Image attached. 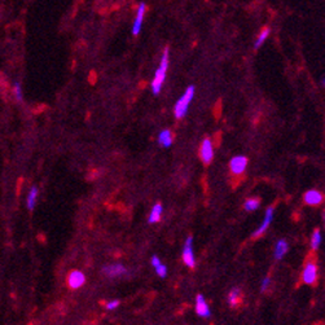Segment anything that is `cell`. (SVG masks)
<instances>
[{
	"instance_id": "6da1fadb",
	"label": "cell",
	"mask_w": 325,
	"mask_h": 325,
	"mask_svg": "<svg viewBox=\"0 0 325 325\" xmlns=\"http://www.w3.org/2000/svg\"><path fill=\"white\" fill-rule=\"evenodd\" d=\"M167 69H169V48H166L164 51L161 64H159L158 69H157V71L154 74V78L152 80V91L154 95H158L159 91H161L165 79H166Z\"/></svg>"
},
{
	"instance_id": "7a4b0ae2",
	"label": "cell",
	"mask_w": 325,
	"mask_h": 325,
	"mask_svg": "<svg viewBox=\"0 0 325 325\" xmlns=\"http://www.w3.org/2000/svg\"><path fill=\"white\" fill-rule=\"evenodd\" d=\"M193 96H194V86H189V87L187 88V91L184 92V95L179 99V101L175 105V110L174 111H175V117L178 118V119H180V118H183L185 114H187L188 108H189L190 101L193 100Z\"/></svg>"
},
{
	"instance_id": "3957f363",
	"label": "cell",
	"mask_w": 325,
	"mask_h": 325,
	"mask_svg": "<svg viewBox=\"0 0 325 325\" xmlns=\"http://www.w3.org/2000/svg\"><path fill=\"white\" fill-rule=\"evenodd\" d=\"M302 278H303V282L308 285H315L317 280V268L316 263L313 261H308L305 266V270H303V275H302Z\"/></svg>"
},
{
	"instance_id": "277c9868",
	"label": "cell",
	"mask_w": 325,
	"mask_h": 325,
	"mask_svg": "<svg viewBox=\"0 0 325 325\" xmlns=\"http://www.w3.org/2000/svg\"><path fill=\"white\" fill-rule=\"evenodd\" d=\"M199 154H201V159L205 165H209L211 161H213V157H214V149H213V144L209 139H205L202 141V145H201V150H199Z\"/></svg>"
},
{
	"instance_id": "5b68a950",
	"label": "cell",
	"mask_w": 325,
	"mask_h": 325,
	"mask_svg": "<svg viewBox=\"0 0 325 325\" xmlns=\"http://www.w3.org/2000/svg\"><path fill=\"white\" fill-rule=\"evenodd\" d=\"M192 243H193V238L188 237L187 241H185L184 250H183V261L190 268L194 267V254L193 249H192Z\"/></svg>"
},
{
	"instance_id": "8992f818",
	"label": "cell",
	"mask_w": 325,
	"mask_h": 325,
	"mask_svg": "<svg viewBox=\"0 0 325 325\" xmlns=\"http://www.w3.org/2000/svg\"><path fill=\"white\" fill-rule=\"evenodd\" d=\"M86 281V277L80 271H71L68 276V285L70 289H78Z\"/></svg>"
},
{
	"instance_id": "52a82bcc",
	"label": "cell",
	"mask_w": 325,
	"mask_h": 325,
	"mask_svg": "<svg viewBox=\"0 0 325 325\" xmlns=\"http://www.w3.org/2000/svg\"><path fill=\"white\" fill-rule=\"evenodd\" d=\"M231 171L234 174V175H238V174H242L245 171L246 166H248V158L243 157V155H238V157H234V158L231 159Z\"/></svg>"
},
{
	"instance_id": "ba28073f",
	"label": "cell",
	"mask_w": 325,
	"mask_h": 325,
	"mask_svg": "<svg viewBox=\"0 0 325 325\" xmlns=\"http://www.w3.org/2000/svg\"><path fill=\"white\" fill-rule=\"evenodd\" d=\"M273 210H275V208H268L266 211V217H264V220L263 223L261 224V227L257 229V231L254 232V234H253V237L257 238L259 237V236H262V234L266 232V229L268 228V226L271 224V222H272L273 219Z\"/></svg>"
},
{
	"instance_id": "9c48e42d",
	"label": "cell",
	"mask_w": 325,
	"mask_h": 325,
	"mask_svg": "<svg viewBox=\"0 0 325 325\" xmlns=\"http://www.w3.org/2000/svg\"><path fill=\"white\" fill-rule=\"evenodd\" d=\"M145 11H147V6H145L144 3L139 4L135 22H134V26H132V34H134V35H138L139 32H140L141 25H143V18H144V15H145Z\"/></svg>"
},
{
	"instance_id": "30bf717a",
	"label": "cell",
	"mask_w": 325,
	"mask_h": 325,
	"mask_svg": "<svg viewBox=\"0 0 325 325\" xmlns=\"http://www.w3.org/2000/svg\"><path fill=\"white\" fill-rule=\"evenodd\" d=\"M104 273L109 277H118V276L122 275H129V271L122 264H111V266H106L104 268Z\"/></svg>"
},
{
	"instance_id": "8fae6325",
	"label": "cell",
	"mask_w": 325,
	"mask_h": 325,
	"mask_svg": "<svg viewBox=\"0 0 325 325\" xmlns=\"http://www.w3.org/2000/svg\"><path fill=\"white\" fill-rule=\"evenodd\" d=\"M196 311H197V315L201 317H210V315H211L210 310H209L208 303H206L205 298H204L201 294H198V296H197Z\"/></svg>"
},
{
	"instance_id": "7c38bea8",
	"label": "cell",
	"mask_w": 325,
	"mask_h": 325,
	"mask_svg": "<svg viewBox=\"0 0 325 325\" xmlns=\"http://www.w3.org/2000/svg\"><path fill=\"white\" fill-rule=\"evenodd\" d=\"M305 202L311 206L320 205L322 202V194L320 192H317V190H308L305 194Z\"/></svg>"
},
{
	"instance_id": "4fadbf2b",
	"label": "cell",
	"mask_w": 325,
	"mask_h": 325,
	"mask_svg": "<svg viewBox=\"0 0 325 325\" xmlns=\"http://www.w3.org/2000/svg\"><path fill=\"white\" fill-rule=\"evenodd\" d=\"M288 253V242L284 240V238H281V240H278L277 242H276V246H275V259L276 261H278V259H281L282 257H284L285 254Z\"/></svg>"
},
{
	"instance_id": "5bb4252c",
	"label": "cell",
	"mask_w": 325,
	"mask_h": 325,
	"mask_svg": "<svg viewBox=\"0 0 325 325\" xmlns=\"http://www.w3.org/2000/svg\"><path fill=\"white\" fill-rule=\"evenodd\" d=\"M38 187L36 185H32L31 188H30L29 190V194H27V209H29L30 211L34 209V206H35V202H36V197H38Z\"/></svg>"
},
{
	"instance_id": "9a60e30c",
	"label": "cell",
	"mask_w": 325,
	"mask_h": 325,
	"mask_svg": "<svg viewBox=\"0 0 325 325\" xmlns=\"http://www.w3.org/2000/svg\"><path fill=\"white\" fill-rule=\"evenodd\" d=\"M173 134H171V131H169V130H165V131H162L161 134H159L158 143L161 144L162 147H170L171 144H173Z\"/></svg>"
},
{
	"instance_id": "2e32d148",
	"label": "cell",
	"mask_w": 325,
	"mask_h": 325,
	"mask_svg": "<svg viewBox=\"0 0 325 325\" xmlns=\"http://www.w3.org/2000/svg\"><path fill=\"white\" fill-rule=\"evenodd\" d=\"M161 214H162V205H161V204H157V205H155L154 208H153V210H152V213H150V217H149V219H148V222H149L150 224L159 222V219H161Z\"/></svg>"
},
{
	"instance_id": "e0dca14e",
	"label": "cell",
	"mask_w": 325,
	"mask_h": 325,
	"mask_svg": "<svg viewBox=\"0 0 325 325\" xmlns=\"http://www.w3.org/2000/svg\"><path fill=\"white\" fill-rule=\"evenodd\" d=\"M238 301H240V290L234 288V289L232 290L231 293H229L228 302H229V305H231L232 307H234V306H237Z\"/></svg>"
},
{
	"instance_id": "ac0fdd59",
	"label": "cell",
	"mask_w": 325,
	"mask_h": 325,
	"mask_svg": "<svg viewBox=\"0 0 325 325\" xmlns=\"http://www.w3.org/2000/svg\"><path fill=\"white\" fill-rule=\"evenodd\" d=\"M270 35V29L268 27H264L263 30H262V32L259 34V36H258L257 42H255V48H259L262 46V44L264 43V40L267 39V36Z\"/></svg>"
},
{
	"instance_id": "d6986e66",
	"label": "cell",
	"mask_w": 325,
	"mask_h": 325,
	"mask_svg": "<svg viewBox=\"0 0 325 325\" xmlns=\"http://www.w3.org/2000/svg\"><path fill=\"white\" fill-rule=\"evenodd\" d=\"M321 243V234H320V229H315L312 234V240H311V246L313 250H316Z\"/></svg>"
},
{
	"instance_id": "ffe728a7",
	"label": "cell",
	"mask_w": 325,
	"mask_h": 325,
	"mask_svg": "<svg viewBox=\"0 0 325 325\" xmlns=\"http://www.w3.org/2000/svg\"><path fill=\"white\" fill-rule=\"evenodd\" d=\"M13 95H15L16 100H17L18 103H21L22 100H24V95H22V87H21L20 82H15L13 83Z\"/></svg>"
},
{
	"instance_id": "44dd1931",
	"label": "cell",
	"mask_w": 325,
	"mask_h": 325,
	"mask_svg": "<svg viewBox=\"0 0 325 325\" xmlns=\"http://www.w3.org/2000/svg\"><path fill=\"white\" fill-rule=\"evenodd\" d=\"M259 204H261V201H259L258 198H249L248 201H246L243 206H245V210L254 211L259 208Z\"/></svg>"
},
{
	"instance_id": "7402d4cb",
	"label": "cell",
	"mask_w": 325,
	"mask_h": 325,
	"mask_svg": "<svg viewBox=\"0 0 325 325\" xmlns=\"http://www.w3.org/2000/svg\"><path fill=\"white\" fill-rule=\"evenodd\" d=\"M155 271H157V273H158L159 277H166V275H167V267L165 266V264L159 263L158 266L155 267Z\"/></svg>"
},
{
	"instance_id": "603a6c76",
	"label": "cell",
	"mask_w": 325,
	"mask_h": 325,
	"mask_svg": "<svg viewBox=\"0 0 325 325\" xmlns=\"http://www.w3.org/2000/svg\"><path fill=\"white\" fill-rule=\"evenodd\" d=\"M118 306H119V301H111L106 305V308H108V310H114V308H117Z\"/></svg>"
},
{
	"instance_id": "cb8c5ba5",
	"label": "cell",
	"mask_w": 325,
	"mask_h": 325,
	"mask_svg": "<svg viewBox=\"0 0 325 325\" xmlns=\"http://www.w3.org/2000/svg\"><path fill=\"white\" fill-rule=\"evenodd\" d=\"M270 282H271V281H270V277H266V278H264L263 282H262V288H261L262 292H264V290H266L267 288L270 287Z\"/></svg>"
},
{
	"instance_id": "d4e9b609",
	"label": "cell",
	"mask_w": 325,
	"mask_h": 325,
	"mask_svg": "<svg viewBox=\"0 0 325 325\" xmlns=\"http://www.w3.org/2000/svg\"><path fill=\"white\" fill-rule=\"evenodd\" d=\"M159 263H161V262H159V258H158V257H155V255H154V257L152 258V266L155 268V267L158 266Z\"/></svg>"
}]
</instances>
